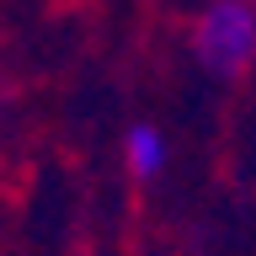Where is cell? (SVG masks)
<instances>
[{"mask_svg":"<svg viewBox=\"0 0 256 256\" xmlns=\"http://www.w3.org/2000/svg\"><path fill=\"white\" fill-rule=\"evenodd\" d=\"M192 54L214 80L256 64V0H208L192 22Z\"/></svg>","mask_w":256,"mask_h":256,"instance_id":"6da1fadb","label":"cell"},{"mask_svg":"<svg viewBox=\"0 0 256 256\" xmlns=\"http://www.w3.org/2000/svg\"><path fill=\"white\" fill-rule=\"evenodd\" d=\"M123 166L134 182H155L166 166H171V144H166V134H160L155 123H134L123 134Z\"/></svg>","mask_w":256,"mask_h":256,"instance_id":"7a4b0ae2","label":"cell"}]
</instances>
